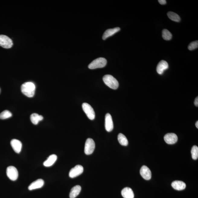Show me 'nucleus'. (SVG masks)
Listing matches in <instances>:
<instances>
[{
  "label": "nucleus",
  "mask_w": 198,
  "mask_h": 198,
  "mask_svg": "<svg viewBox=\"0 0 198 198\" xmlns=\"http://www.w3.org/2000/svg\"><path fill=\"white\" fill-rule=\"evenodd\" d=\"M21 90L22 93L25 96L31 98L35 94V86L31 82H28L22 85Z\"/></svg>",
  "instance_id": "1"
},
{
  "label": "nucleus",
  "mask_w": 198,
  "mask_h": 198,
  "mask_svg": "<svg viewBox=\"0 0 198 198\" xmlns=\"http://www.w3.org/2000/svg\"><path fill=\"white\" fill-rule=\"evenodd\" d=\"M196 126L198 129V121H197V122L196 123Z\"/></svg>",
  "instance_id": "29"
},
{
  "label": "nucleus",
  "mask_w": 198,
  "mask_h": 198,
  "mask_svg": "<svg viewBox=\"0 0 198 198\" xmlns=\"http://www.w3.org/2000/svg\"><path fill=\"white\" fill-rule=\"evenodd\" d=\"M103 80L105 85L113 89L116 90L118 88V81L111 75H105L103 77Z\"/></svg>",
  "instance_id": "2"
},
{
  "label": "nucleus",
  "mask_w": 198,
  "mask_h": 198,
  "mask_svg": "<svg viewBox=\"0 0 198 198\" xmlns=\"http://www.w3.org/2000/svg\"><path fill=\"white\" fill-rule=\"evenodd\" d=\"M83 167L82 165H78L71 169L69 173V176L71 178H74L81 175L83 172Z\"/></svg>",
  "instance_id": "8"
},
{
  "label": "nucleus",
  "mask_w": 198,
  "mask_h": 198,
  "mask_svg": "<svg viewBox=\"0 0 198 198\" xmlns=\"http://www.w3.org/2000/svg\"><path fill=\"white\" fill-rule=\"evenodd\" d=\"M120 28L119 27H116V28L108 29L106 30L104 34L102 39L104 40H105L106 39L108 38V37L112 36L113 35H114L118 32L120 31Z\"/></svg>",
  "instance_id": "15"
},
{
  "label": "nucleus",
  "mask_w": 198,
  "mask_h": 198,
  "mask_svg": "<svg viewBox=\"0 0 198 198\" xmlns=\"http://www.w3.org/2000/svg\"><path fill=\"white\" fill-rule=\"evenodd\" d=\"M95 148L94 141L91 138L86 140L85 147V153L86 155H90L93 153Z\"/></svg>",
  "instance_id": "4"
},
{
  "label": "nucleus",
  "mask_w": 198,
  "mask_h": 198,
  "mask_svg": "<svg viewBox=\"0 0 198 198\" xmlns=\"http://www.w3.org/2000/svg\"><path fill=\"white\" fill-rule=\"evenodd\" d=\"M6 174L8 178L11 180L15 181L18 178V171L17 168L14 167L12 166L8 167L7 168Z\"/></svg>",
  "instance_id": "6"
},
{
  "label": "nucleus",
  "mask_w": 198,
  "mask_h": 198,
  "mask_svg": "<svg viewBox=\"0 0 198 198\" xmlns=\"http://www.w3.org/2000/svg\"><path fill=\"white\" fill-rule=\"evenodd\" d=\"M192 158L193 159L197 160L198 158V147L197 146H193L191 150Z\"/></svg>",
  "instance_id": "25"
},
{
  "label": "nucleus",
  "mask_w": 198,
  "mask_h": 198,
  "mask_svg": "<svg viewBox=\"0 0 198 198\" xmlns=\"http://www.w3.org/2000/svg\"><path fill=\"white\" fill-rule=\"evenodd\" d=\"M164 139L167 144H174L177 142L178 138L174 133H168L164 136Z\"/></svg>",
  "instance_id": "10"
},
{
  "label": "nucleus",
  "mask_w": 198,
  "mask_h": 198,
  "mask_svg": "<svg viewBox=\"0 0 198 198\" xmlns=\"http://www.w3.org/2000/svg\"><path fill=\"white\" fill-rule=\"evenodd\" d=\"M44 181L42 179H38L32 182L29 186L28 189L30 190L40 188L44 185Z\"/></svg>",
  "instance_id": "13"
},
{
  "label": "nucleus",
  "mask_w": 198,
  "mask_h": 198,
  "mask_svg": "<svg viewBox=\"0 0 198 198\" xmlns=\"http://www.w3.org/2000/svg\"><path fill=\"white\" fill-rule=\"evenodd\" d=\"M158 2L160 4L164 5L166 4V1L165 0H159L158 1Z\"/></svg>",
  "instance_id": "27"
},
{
  "label": "nucleus",
  "mask_w": 198,
  "mask_h": 198,
  "mask_svg": "<svg viewBox=\"0 0 198 198\" xmlns=\"http://www.w3.org/2000/svg\"><path fill=\"white\" fill-rule=\"evenodd\" d=\"M141 175L143 178L146 180H150L152 177V173L151 170L148 167L143 165L141 167L140 170Z\"/></svg>",
  "instance_id": "11"
},
{
  "label": "nucleus",
  "mask_w": 198,
  "mask_h": 198,
  "mask_svg": "<svg viewBox=\"0 0 198 198\" xmlns=\"http://www.w3.org/2000/svg\"><path fill=\"white\" fill-rule=\"evenodd\" d=\"M107 64V59L104 58H99L95 59L89 65L88 67L91 69L105 67Z\"/></svg>",
  "instance_id": "3"
},
{
  "label": "nucleus",
  "mask_w": 198,
  "mask_h": 198,
  "mask_svg": "<svg viewBox=\"0 0 198 198\" xmlns=\"http://www.w3.org/2000/svg\"><path fill=\"white\" fill-rule=\"evenodd\" d=\"M198 47V40L196 41L195 42H193L189 44L188 49L190 50H194L197 48Z\"/></svg>",
  "instance_id": "26"
},
{
  "label": "nucleus",
  "mask_w": 198,
  "mask_h": 198,
  "mask_svg": "<svg viewBox=\"0 0 198 198\" xmlns=\"http://www.w3.org/2000/svg\"><path fill=\"white\" fill-rule=\"evenodd\" d=\"M105 127L107 132H110L113 129V123L112 117L110 113H107L105 117Z\"/></svg>",
  "instance_id": "9"
},
{
  "label": "nucleus",
  "mask_w": 198,
  "mask_h": 198,
  "mask_svg": "<svg viewBox=\"0 0 198 198\" xmlns=\"http://www.w3.org/2000/svg\"><path fill=\"white\" fill-rule=\"evenodd\" d=\"M57 157L56 155H51L44 162L43 165L46 167H49L52 166L55 163L57 160Z\"/></svg>",
  "instance_id": "18"
},
{
  "label": "nucleus",
  "mask_w": 198,
  "mask_h": 198,
  "mask_svg": "<svg viewBox=\"0 0 198 198\" xmlns=\"http://www.w3.org/2000/svg\"><path fill=\"white\" fill-rule=\"evenodd\" d=\"M83 110L87 117L91 120L95 119V113L93 107L88 103H84L82 105Z\"/></svg>",
  "instance_id": "5"
},
{
  "label": "nucleus",
  "mask_w": 198,
  "mask_h": 198,
  "mask_svg": "<svg viewBox=\"0 0 198 198\" xmlns=\"http://www.w3.org/2000/svg\"><path fill=\"white\" fill-rule=\"evenodd\" d=\"M11 145L15 152L19 153L21 151L22 147V143L19 140L13 139L11 141Z\"/></svg>",
  "instance_id": "14"
},
{
  "label": "nucleus",
  "mask_w": 198,
  "mask_h": 198,
  "mask_svg": "<svg viewBox=\"0 0 198 198\" xmlns=\"http://www.w3.org/2000/svg\"><path fill=\"white\" fill-rule=\"evenodd\" d=\"M121 193L124 198H134V193L132 189L129 187L124 188L122 190Z\"/></svg>",
  "instance_id": "17"
},
{
  "label": "nucleus",
  "mask_w": 198,
  "mask_h": 198,
  "mask_svg": "<svg viewBox=\"0 0 198 198\" xmlns=\"http://www.w3.org/2000/svg\"><path fill=\"white\" fill-rule=\"evenodd\" d=\"M12 41L9 37L5 35H0V46L5 48H10L12 46Z\"/></svg>",
  "instance_id": "7"
},
{
  "label": "nucleus",
  "mask_w": 198,
  "mask_h": 198,
  "mask_svg": "<svg viewBox=\"0 0 198 198\" xmlns=\"http://www.w3.org/2000/svg\"><path fill=\"white\" fill-rule=\"evenodd\" d=\"M30 119L32 123L35 125H37L40 121L43 120V117L42 115H39L37 113H34L32 114L30 116Z\"/></svg>",
  "instance_id": "20"
},
{
  "label": "nucleus",
  "mask_w": 198,
  "mask_h": 198,
  "mask_svg": "<svg viewBox=\"0 0 198 198\" xmlns=\"http://www.w3.org/2000/svg\"><path fill=\"white\" fill-rule=\"evenodd\" d=\"M168 65L166 61L161 60L158 63L157 67V71L158 74L162 75L163 74L165 70L168 69Z\"/></svg>",
  "instance_id": "12"
},
{
  "label": "nucleus",
  "mask_w": 198,
  "mask_h": 198,
  "mask_svg": "<svg viewBox=\"0 0 198 198\" xmlns=\"http://www.w3.org/2000/svg\"><path fill=\"white\" fill-rule=\"evenodd\" d=\"M172 187L174 189L177 190H182L185 189L186 184L182 181L176 180L172 182Z\"/></svg>",
  "instance_id": "16"
},
{
  "label": "nucleus",
  "mask_w": 198,
  "mask_h": 198,
  "mask_svg": "<svg viewBox=\"0 0 198 198\" xmlns=\"http://www.w3.org/2000/svg\"><path fill=\"white\" fill-rule=\"evenodd\" d=\"M81 188L79 185H76L72 187L70 192V198H76L81 192Z\"/></svg>",
  "instance_id": "19"
},
{
  "label": "nucleus",
  "mask_w": 198,
  "mask_h": 198,
  "mask_svg": "<svg viewBox=\"0 0 198 198\" xmlns=\"http://www.w3.org/2000/svg\"><path fill=\"white\" fill-rule=\"evenodd\" d=\"M167 16H168L169 18L172 21L177 22L180 21V17L177 14L173 12H168L167 13Z\"/></svg>",
  "instance_id": "22"
},
{
  "label": "nucleus",
  "mask_w": 198,
  "mask_h": 198,
  "mask_svg": "<svg viewBox=\"0 0 198 198\" xmlns=\"http://www.w3.org/2000/svg\"><path fill=\"white\" fill-rule=\"evenodd\" d=\"M118 140L122 145L127 146L129 144L127 138L122 133H120L118 136Z\"/></svg>",
  "instance_id": "21"
},
{
  "label": "nucleus",
  "mask_w": 198,
  "mask_h": 198,
  "mask_svg": "<svg viewBox=\"0 0 198 198\" xmlns=\"http://www.w3.org/2000/svg\"><path fill=\"white\" fill-rule=\"evenodd\" d=\"M11 112L8 110H5L0 113V119H5L9 118L12 117Z\"/></svg>",
  "instance_id": "24"
},
{
  "label": "nucleus",
  "mask_w": 198,
  "mask_h": 198,
  "mask_svg": "<svg viewBox=\"0 0 198 198\" xmlns=\"http://www.w3.org/2000/svg\"><path fill=\"white\" fill-rule=\"evenodd\" d=\"M194 105L196 106V107H198V97H196L195 99V101H194Z\"/></svg>",
  "instance_id": "28"
},
{
  "label": "nucleus",
  "mask_w": 198,
  "mask_h": 198,
  "mask_svg": "<svg viewBox=\"0 0 198 198\" xmlns=\"http://www.w3.org/2000/svg\"><path fill=\"white\" fill-rule=\"evenodd\" d=\"M162 37L164 40H169L172 38V35L168 30L164 29L162 31Z\"/></svg>",
  "instance_id": "23"
}]
</instances>
